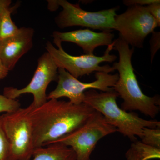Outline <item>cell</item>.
I'll return each instance as SVG.
<instances>
[{"instance_id":"cell-2","label":"cell","mask_w":160,"mask_h":160,"mask_svg":"<svg viewBox=\"0 0 160 160\" xmlns=\"http://www.w3.org/2000/svg\"><path fill=\"white\" fill-rule=\"evenodd\" d=\"M134 49H130L119 36L113 42V49L118 52L119 59L112 66L119 76L113 89L123 100L121 109L127 112L138 110L153 119L159 112V97L148 96L141 89L132 64Z\"/></svg>"},{"instance_id":"cell-5","label":"cell","mask_w":160,"mask_h":160,"mask_svg":"<svg viewBox=\"0 0 160 160\" xmlns=\"http://www.w3.org/2000/svg\"><path fill=\"white\" fill-rule=\"evenodd\" d=\"M116 132V128L94 110L82 126L52 143H59L71 148L77 160H91L90 156L98 141Z\"/></svg>"},{"instance_id":"cell-3","label":"cell","mask_w":160,"mask_h":160,"mask_svg":"<svg viewBox=\"0 0 160 160\" xmlns=\"http://www.w3.org/2000/svg\"><path fill=\"white\" fill-rule=\"evenodd\" d=\"M84 94L83 103L100 112L117 131L132 142L137 141V137L141 138L143 128H160L159 121L144 119L135 112H128L120 108L117 102L119 95L113 89L105 92L89 89Z\"/></svg>"},{"instance_id":"cell-1","label":"cell","mask_w":160,"mask_h":160,"mask_svg":"<svg viewBox=\"0 0 160 160\" xmlns=\"http://www.w3.org/2000/svg\"><path fill=\"white\" fill-rule=\"evenodd\" d=\"M30 105L35 149L48 146L77 129L95 110L85 103L77 105L55 99L36 108Z\"/></svg>"},{"instance_id":"cell-4","label":"cell","mask_w":160,"mask_h":160,"mask_svg":"<svg viewBox=\"0 0 160 160\" xmlns=\"http://www.w3.org/2000/svg\"><path fill=\"white\" fill-rule=\"evenodd\" d=\"M30 105L2 115V123L9 145V160H31L35 149Z\"/></svg>"},{"instance_id":"cell-19","label":"cell","mask_w":160,"mask_h":160,"mask_svg":"<svg viewBox=\"0 0 160 160\" xmlns=\"http://www.w3.org/2000/svg\"><path fill=\"white\" fill-rule=\"evenodd\" d=\"M150 40V60L151 63L154 59L155 55L160 48V33L159 32H153Z\"/></svg>"},{"instance_id":"cell-23","label":"cell","mask_w":160,"mask_h":160,"mask_svg":"<svg viewBox=\"0 0 160 160\" xmlns=\"http://www.w3.org/2000/svg\"><path fill=\"white\" fill-rule=\"evenodd\" d=\"M0 41H1V35H0Z\"/></svg>"},{"instance_id":"cell-14","label":"cell","mask_w":160,"mask_h":160,"mask_svg":"<svg viewBox=\"0 0 160 160\" xmlns=\"http://www.w3.org/2000/svg\"><path fill=\"white\" fill-rule=\"evenodd\" d=\"M127 160H150L160 159V149L136 141L132 144L126 152Z\"/></svg>"},{"instance_id":"cell-20","label":"cell","mask_w":160,"mask_h":160,"mask_svg":"<svg viewBox=\"0 0 160 160\" xmlns=\"http://www.w3.org/2000/svg\"><path fill=\"white\" fill-rule=\"evenodd\" d=\"M151 15L157 23L158 27L160 26V1L147 6Z\"/></svg>"},{"instance_id":"cell-17","label":"cell","mask_w":160,"mask_h":160,"mask_svg":"<svg viewBox=\"0 0 160 160\" xmlns=\"http://www.w3.org/2000/svg\"><path fill=\"white\" fill-rule=\"evenodd\" d=\"M21 108V104L18 100L12 99L0 94V113H9Z\"/></svg>"},{"instance_id":"cell-22","label":"cell","mask_w":160,"mask_h":160,"mask_svg":"<svg viewBox=\"0 0 160 160\" xmlns=\"http://www.w3.org/2000/svg\"><path fill=\"white\" fill-rule=\"evenodd\" d=\"M9 72V70L6 69L0 60V80L6 78Z\"/></svg>"},{"instance_id":"cell-13","label":"cell","mask_w":160,"mask_h":160,"mask_svg":"<svg viewBox=\"0 0 160 160\" xmlns=\"http://www.w3.org/2000/svg\"><path fill=\"white\" fill-rule=\"evenodd\" d=\"M32 160H77L76 155L70 147L59 143L35 149Z\"/></svg>"},{"instance_id":"cell-18","label":"cell","mask_w":160,"mask_h":160,"mask_svg":"<svg viewBox=\"0 0 160 160\" xmlns=\"http://www.w3.org/2000/svg\"><path fill=\"white\" fill-rule=\"evenodd\" d=\"M9 145L2 123V116L0 115V160H9Z\"/></svg>"},{"instance_id":"cell-12","label":"cell","mask_w":160,"mask_h":160,"mask_svg":"<svg viewBox=\"0 0 160 160\" xmlns=\"http://www.w3.org/2000/svg\"><path fill=\"white\" fill-rule=\"evenodd\" d=\"M112 30L95 32L89 29H79L68 32L55 31L52 33L53 43L69 42L81 47L85 54L94 55L93 52L97 47L107 46L113 43L114 38Z\"/></svg>"},{"instance_id":"cell-15","label":"cell","mask_w":160,"mask_h":160,"mask_svg":"<svg viewBox=\"0 0 160 160\" xmlns=\"http://www.w3.org/2000/svg\"><path fill=\"white\" fill-rule=\"evenodd\" d=\"M11 4L10 0H0L1 40L16 34L19 29L12 19Z\"/></svg>"},{"instance_id":"cell-6","label":"cell","mask_w":160,"mask_h":160,"mask_svg":"<svg viewBox=\"0 0 160 160\" xmlns=\"http://www.w3.org/2000/svg\"><path fill=\"white\" fill-rule=\"evenodd\" d=\"M55 45L58 49L51 42H47L46 46V51L51 55L58 68L65 69L76 78L93 72H105L110 73L114 71L113 67L109 65L100 66L101 63L113 62L117 59L115 55L110 53V51L113 49V42L112 44L108 46L102 56L87 54L71 55L63 49L62 43H56Z\"/></svg>"},{"instance_id":"cell-21","label":"cell","mask_w":160,"mask_h":160,"mask_svg":"<svg viewBox=\"0 0 160 160\" xmlns=\"http://www.w3.org/2000/svg\"><path fill=\"white\" fill-rule=\"evenodd\" d=\"M160 1V0H124L123 3L126 6L129 7L134 5L147 6L153 3L158 2Z\"/></svg>"},{"instance_id":"cell-7","label":"cell","mask_w":160,"mask_h":160,"mask_svg":"<svg viewBox=\"0 0 160 160\" xmlns=\"http://www.w3.org/2000/svg\"><path fill=\"white\" fill-rule=\"evenodd\" d=\"M96 80L89 83L80 82L62 68L58 69V85L47 96V100L68 98L70 102L74 104L83 103L84 93L89 89L107 92L113 89L119 76L118 73L112 74L105 72H97Z\"/></svg>"},{"instance_id":"cell-8","label":"cell","mask_w":160,"mask_h":160,"mask_svg":"<svg viewBox=\"0 0 160 160\" xmlns=\"http://www.w3.org/2000/svg\"><path fill=\"white\" fill-rule=\"evenodd\" d=\"M157 23L147 6H129L125 12L115 18L114 30L133 48H143L145 39L154 32Z\"/></svg>"},{"instance_id":"cell-11","label":"cell","mask_w":160,"mask_h":160,"mask_svg":"<svg viewBox=\"0 0 160 160\" xmlns=\"http://www.w3.org/2000/svg\"><path fill=\"white\" fill-rule=\"evenodd\" d=\"M34 29L22 27L16 34L0 41V60L9 71L33 46Z\"/></svg>"},{"instance_id":"cell-10","label":"cell","mask_w":160,"mask_h":160,"mask_svg":"<svg viewBox=\"0 0 160 160\" xmlns=\"http://www.w3.org/2000/svg\"><path fill=\"white\" fill-rule=\"evenodd\" d=\"M38 62L33 77L27 86L20 89L5 87L3 95L9 98L16 99L22 95L31 93L33 100L30 105L33 108L42 106L47 102L46 89L50 82L58 81V68L47 51L39 58Z\"/></svg>"},{"instance_id":"cell-9","label":"cell","mask_w":160,"mask_h":160,"mask_svg":"<svg viewBox=\"0 0 160 160\" xmlns=\"http://www.w3.org/2000/svg\"><path fill=\"white\" fill-rule=\"evenodd\" d=\"M58 5L62 10L55 18L60 29L72 26L88 27L103 31L114 29L115 18L119 6L97 12L86 11L79 4H73L66 0H58Z\"/></svg>"},{"instance_id":"cell-16","label":"cell","mask_w":160,"mask_h":160,"mask_svg":"<svg viewBox=\"0 0 160 160\" xmlns=\"http://www.w3.org/2000/svg\"><path fill=\"white\" fill-rule=\"evenodd\" d=\"M140 138L144 144L160 149V128H143Z\"/></svg>"}]
</instances>
